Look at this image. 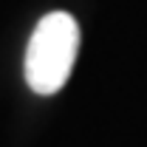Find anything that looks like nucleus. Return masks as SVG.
Returning <instances> with one entry per match:
<instances>
[{"instance_id": "nucleus-1", "label": "nucleus", "mask_w": 147, "mask_h": 147, "mask_svg": "<svg viewBox=\"0 0 147 147\" xmlns=\"http://www.w3.org/2000/svg\"><path fill=\"white\" fill-rule=\"evenodd\" d=\"M79 51V26L68 11H51L37 23L26 48V82L34 93L51 96L68 82Z\"/></svg>"}]
</instances>
